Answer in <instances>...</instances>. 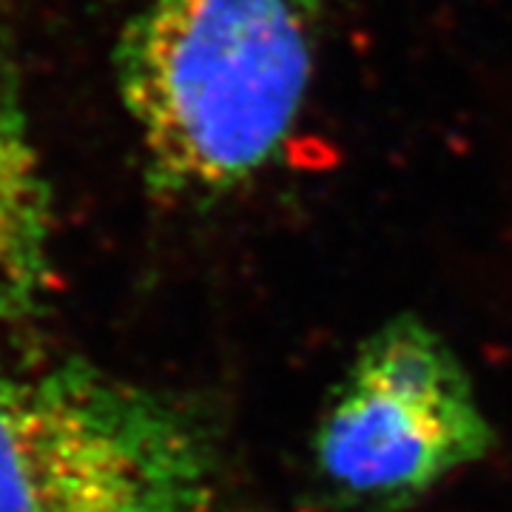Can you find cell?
Masks as SVG:
<instances>
[{"label":"cell","mask_w":512,"mask_h":512,"mask_svg":"<svg viewBox=\"0 0 512 512\" xmlns=\"http://www.w3.org/2000/svg\"><path fill=\"white\" fill-rule=\"evenodd\" d=\"M55 282V200L26 109L18 32L0 6V322L43 311Z\"/></svg>","instance_id":"obj_4"},{"label":"cell","mask_w":512,"mask_h":512,"mask_svg":"<svg viewBox=\"0 0 512 512\" xmlns=\"http://www.w3.org/2000/svg\"><path fill=\"white\" fill-rule=\"evenodd\" d=\"M217 481L177 399L80 359L0 373V512H211Z\"/></svg>","instance_id":"obj_2"},{"label":"cell","mask_w":512,"mask_h":512,"mask_svg":"<svg viewBox=\"0 0 512 512\" xmlns=\"http://www.w3.org/2000/svg\"><path fill=\"white\" fill-rule=\"evenodd\" d=\"M328 0H146L114 46L143 180L217 205L288 154L311 100Z\"/></svg>","instance_id":"obj_1"},{"label":"cell","mask_w":512,"mask_h":512,"mask_svg":"<svg viewBox=\"0 0 512 512\" xmlns=\"http://www.w3.org/2000/svg\"><path fill=\"white\" fill-rule=\"evenodd\" d=\"M493 447L470 373L416 316L367 339L322 413L313 453L330 493L356 507H404Z\"/></svg>","instance_id":"obj_3"}]
</instances>
